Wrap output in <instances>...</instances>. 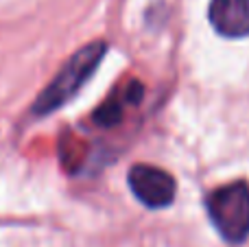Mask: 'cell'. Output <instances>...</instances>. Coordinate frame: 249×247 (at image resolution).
<instances>
[{"mask_svg": "<svg viewBox=\"0 0 249 247\" xmlns=\"http://www.w3.org/2000/svg\"><path fill=\"white\" fill-rule=\"evenodd\" d=\"M127 182L131 193L146 206V208H166L175 199L177 184L171 173L160 166L136 164L129 169Z\"/></svg>", "mask_w": 249, "mask_h": 247, "instance_id": "3", "label": "cell"}, {"mask_svg": "<svg viewBox=\"0 0 249 247\" xmlns=\"http://www.w3.org/2000/svg\"><path fill=\"white\" fill-rule=\"evenodd\" d=\"M121 118H123V103L121 101H114V99H109L107 103H103L94 112V121L99 123V125H103V127L116 125Z\"/></svg>", "mask_w": 249, "mask_h": 247, "instance_id": "5", "label": "cell"}, {"mask_svg": "<svg viewBox=\"0 0 249 247\" xmlns=\"http://www.w3.org/2000/svg\"><path fill=\"white\" fill-rule=\"evenodd\" d=\"M107 44L105 42H90L88 46L79 48L66 66L59 70L55 79L42 90V94L35 99L33 112L37 116L51 114L55 109H59L66 101H70L79 92V88L92 77V72L96 70V66L101 64V59L105 57Z\"/></svg>", "mask_w": 249, "mask_h": 247, "instance_id": "1", "label": "cell"}, {"mask_svg": "<svg viewBox=\"0 0 249 247\" xmlns=\"http://www.w3.org/2000/svg\"><path fill=\"white\" fill-rule=\"evenodd\" d=\"M206 208L228 243H243L249 236V186L245 182H232L212 191Z\"/></svg>", "mask_w": 249, "mask_h": 247, "instance_id": "2", "label": "cell"}, {"mask_svg": "<svg viewBox=\"0 0 249 247\" xmlns=\"http://www.w3.org/2000/svg\"><path fill=\"white\" fill-rule=\"evenodd\" d=\"M210 22L223 37H245L249 35V0H212Z\"/></svg>", "mask_w": 249, "mask_h": 247, "instance_id": "4", "label": "cell"}]
</instances>
